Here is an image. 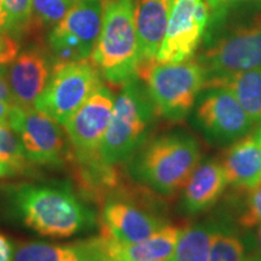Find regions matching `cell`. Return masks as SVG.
Here are the masks:
<instances>
[{"instance_id": "obj_5", "label": "cell", "mask_w": 261, "mask_h": 261, "mask_svg": "<svg viewBox=\"0 0 261 261\" xmlns=\"http://www.w3.org/2000/svg\"><path fill=\"white\" fill-rule=\"evenodd\" d=\"M138 77L145 83L158 115L173 123L190 116L207 80L202 65L192 58L180 63L155 62Z\"/></svg>"}, {"instance_id": "obj_26", "label": "cell", "mask_w": 261, "mask_h": 261, "mask_svg": "<svg viewBox=\"0 0 261 261\" xmlns=\"http://www.w3.org/2000/svg\"><path fill=\"white\" fill-rule=\"evenodd\" d=\"M240 224L247 230L261 225V182L247 191L246 203L241 213Z\"/></svg>"}, {"instance_id": "obj_22", "label": "cell", "mask_w": 261, "mask_h": 261, "mask_svg": "<svg viewBox=\"0 0 261 261\" xmlns=\"http://www.w3.org/2000/svg\"><path fill=\"white\" fill-rule=\"evenodd\" d=\"M208 261H248L244 237L233 226L219 221Z\"/></svg>"}, {"instance_id": "obj_28", "label": "cell", "mask_w": 261, "mask_h": 261, "mask_svg": "<svg viewBox=\"0 0 261 261\" xmlns=\"http://www.w3.org/2000/svg\"><path fill=\"white\" fill-rule=\"evenodd\" d=\"M243 237L248 250V261H261V225L249 228Z\"/></svg>"}, {"instance_id": "obj_20", "label": "cell", "mask_w": 261, "mask_h": 261, "mask_svg": "<svg viewBox=\"0 0 261 261\" xmlns=\"http://www.w3.org/2000/svg\"><path fill=\"white\" fill-rule=\"evenodd\" d=\"M14 261H100L91 240L70 244L25 242L16 247Z\"/></svg>"}, {"instance_id": "obj_7", "label": "cell", "mask_w": 261, "mask_h": 261, "mask_svg": "<svg viewBox=\"0 0 261 261\" xmlns=\"http://www.w3.org/2000/svg\"><path fill=\"white\" fill-rule=\"evenodd\" d=\"M192 113V125L212 145L228 146L252 132L255 123L232 93L204 89Z\"/></svg>"}, {"instance_id": "obj_4", "label": "cell", "mask_w": 261, "mask_h": 261, "mask_svg": "<svg viewBox=\"0 0 261 261\" xmlns=\"http://www.w3.org/2000/svg\"><path fill=\"white\" fill-rule=\"evenodd\" d=\"M90 61L112 86L137 77L139 65L133 0H107L99 37Z\"/></svg>"}, {"instance_id": "obj_29", "label": "cell", "mask_w": 261, "mask_h": 261, "mask_svg": "<svg viewBox=\"0 0 261 261\" xmlns=\"http://www.w3.org/2000/svg\"><path fill=\"white\" fill-rule=\"evenodd\" d=\"M0 99L6 100V102L11 104H15L9 86L8 70H6L5 65L3 64H0Z\"/></svg>"}, {"instance_id": "obj_10", "label": "cell", "mask_w": 261, "mask_h": 261, "mask_svg": "<svg viewBox=\"0 0 261 261\" xmlns=\"http://www.w3.org/2000/svg\"><path fill=\"white\" fill-rule=\"evenodd\" d=\"M8 122L33 165L57 167L70 156L62 125L34 107L12 106Z\"/></svg>"}, {"instance_id": "obj_33", "label": "cell", "mask_w": 261, "mask_h": 261, "mask_svg": "<svg viewBox=\"0 0 261 261\" xmlns=\"http://www.w3.org/2000/svg\"><path fill=\"white\" fill-rule=\"evenodd\" d=\"M205 2H207V4L210 5L211 10H213V9H219L223 5L227 4V3L237 2V0H205Z\"/></svg>"}, {"instance_id": "obj_30", "label": "cell", "mask_w": 261, "mask_h": 261, "mask_svg": "<svg viewBox=\"0 0 261 261\" xmlns=\"http://www.w3.org/2000/svg\"><path fill=\"white\" fill-rule=\"evenodd\" d=\"M14 246L4 234L0 233V261H14Z\"/></svg>"}, {"instance_id": "obj_8", "label": "cell", "mask_w": 261, "mask_h": 261, "mask_svg": "<svg viewBox=\"0 0 261 261\" xmlns=\"http://www.w3.org/2000/svg\"><path fill=\"white\" fill-rule=\"evenodd\" d=\"M107 0H76L48 35V47L57 62L90 60L99 37Z\"/></svg>"}, {"instance_id": "obj_24", "label": "cell", "mask_w": 261, "mask_h": 261, "mask_svg": "<svg viewBox=\"0 0 261 261\" xmlns=\"http://www.w3.org/2000/svg\"><path fill=\"white\" fill-rule=\"evenodd\" d=\"M76 0H33L32 16L41 24L51 27L56 25L69 12Z\"/></svg>"}, {"instance_id": "obj_3", "label": "cell", "mask_w": 261, "mask_h": 261, "mask_svg": "<svg viewBox=\"0 0 261 261\" xmlns=\"http://www.w3.org/2000/svg\"><path fill=\"white\" fill-rule=\"evenodd\" d=\"M156 116L154 102L138 76L123 85L100 145V161L110 167L129 162L149 140Z\"/></svg>"}, {"instance_id": "obj_13", "label": "cell", "mask_w": 261, "mask_h": 261, "mask_svg": "<svg viewBox=\"0 0 261 261\" xmlns=\"http://www.w3.org/2000/svg\"><path fill=\"white\" fill-rule=\"evenodd\" d=\"M100 234L120 243H139L166 225L161 215L125 196H113L104 202Z\"/></svg>"}, {"instance_id": "obj_14", "label": "cell", "mask_w": 261, "mask_h": 261, "mask_svg": "<svg viewBox=\"0 0 261 261\" xmlns=\"http://www.w3.org/2000/svg\"><path fill=\"white\" fill-rule=\"evenodd\" d=\"M51 60L38 47L22 51L6 68L8 81L15 106L32 108L50 80Z\"/></svg>"}, {"instance_id": "obj_11", "label": "cell", "mask_w": 261, "mask_h": 261, "mask_svg": "<svg viewBox=\"0 0 261 261\" xmlns=\"http://www.w3.org/2000/svg\"><path fill=\"white\" fill-rule=\"evenodd\" d=\"M207 77L261 67V16L234 28L202 51L197 58Z\"/></svg>"}, {"instance_id": "obj_25", "label": "cell", "mask_w": 261, "mask_h": 261, "mask_svg": "<svg viewBox=\"0 0 261 261\" xmlns=\"http://www.w3.org/2000/svg\"><path fill=\"white\" fill-rule=\"evenodd\" d=\"M32 3L33 0H4V6L8 22L6 32L18 33L27 27L32 19Z\"/></svg>"}, {"instance_id": "obj_15", "label": "cell", "mask_w": 261, "mask_h": 261, "mask_svg": "<svg viewBox=\"0 0 261 261\" xmlns=\"http://www.w3.org/2000/svg\"><path fill=\"white\" fill-rule=\"evenodd\" d=\"M180 228L163 225L160 230L139 243L125 244L102 236L91 238L100 261H142L171 259L174 253Z\"/></svg>"}, {"instance_id": "obj_19", "label": "cell", "mask_w": 261, "mask_h": 261, "mask_svg": "<svg viewBox=\"0 0 261 261\" xmlns=\"http://www.w3.org/2000/svg\"><path fill=\"white\" fill-rule=\"evenodd\" d=\"M204 89H224L236 97L254 123L261 122V67L207 77Z\"/></svg>"}, {"instance_id": "obj_17", "label": "cell", "mask_w": 261, "mask_h": 261, "mask_svg": "<svg viewBox=\"0 0 261 261\" xmlns=\"http://www.w3.org/2000/svg\"><path fill=\"white\" fill-rule=\"evenodd\" d=\"M227 185L219 160L201 161L181 189V212L188 215H197L211 210L220 200Z\"/></svg>"}, {"instance_id": "obj_23", "label": "cell", "mask_w": 261, "mask_h": 261, "mask_svg": "<svg viewBox=\"0 0 261 261\" xmlns=\"http://www.w3.org/2000/svg\"><path fill=\"white\" fill-rule=\"evenodd\" d=\"M0 162L11 168L16 175L29 174L34 166L9 122H0Z\"/></svg>"}, {"instance_id": "obj_36", "label": "cell", "mask_w": 261, "mask_h": 261, "mask_svg": "<svg viewBox=\"0 0 261 261\" xmlns=\"http://www.w3.org/2000/svg\"><path fill=\"white\" fill-rule=\"evenodd\" d=\"M142 261H172V259H166V260H142Z\"/></svg>"}, {"instance_id": "obj_35", "label": "cell", "mask_w": 261, "mask_h": 261, "mask_svg": "<svg viewBox=\"0 0 261 261\" xmlns=\"http://www.w3.org/2000/svg\"><path fill=\"white\" fill-rule=\"evenodd\" d=\"M253 136H254V138L256 139V142L259 143L260 146H261V122L257 123V127H256V129L253 132Z\"/></svg>"}, {"instance_id": "obj_2", "label": "cell", "mask_w": 261, "mask_h": 261, "mask_svg": "<svg viewBox=\"0 0 261 261\" xmlns=\"http://www.w3.org/2000/svg\"><path fill=\"white\" fill-rule=\"evenodd\" d=\"M16 213L41 236L65 238L87 230L94 214L69 188L50 184H21L11 192Z\"/></svg>"}, {"instance_id": "obj_34", "label": "cell", "mask_w": 261, "mask_h": 261, "mask_svg": "<svg viewBox=\"0 0 261 261\" xmlns=\"http://www.w3.org/2000/svg\"><path fill=\"white\" fill-rule=\"evenodd\" d=\"M11 175H16L15 172L10 167H8V166L4 165L3 162H0V179L11 177Z\"/></svg>"}, {"instance_id": "obj_9", "label": "cell", "mask_w": 261, "mask_h": 261, "mask_svg": "<svg viewBox=\"0 0 261 261\" xmlns=\"http://www.w3.org/2000/svg\"><path fill=\"white\" fill-rule=\"evenodd\" d=\"M113 108V93L100 85L63 125L71 146L70 155L83 167L102 162L99 150L112 120Z\"/></svg>"}, {"instance_id": "obj_31", "label": "cell", "mask_w": 261, "mask_h": 261, "mask_svg": "<svg viewBox=\"0 0 261 261\" xmlns=\"http://www.w3.org/2000/svg\"><path fill=\"white\" fill-rule=\"evenodd\" d=\"M12 106H15V104L0 99V122H8Z\"/></svg>"}, {"instance_id": "obj_27", "label": "cell", "mask_w": 261, "mask_h": 261, "mask_svg": "<svg viewBox=\"0 0 261 261\" xmlns=\"http://www.w3.org/2000/svg\"><path fill=\"white\" fill-rule=\"evenodd\" d=\"M19 45L4 29H0V64H10L18 55Z\"/></svg>"}, {"instance_id": "obj_32", "label": "cell", "mask_w": 261, "mask_h": 261, "mask_svg": "<svg viewBox=\"0 0 261 261\" xmlns=\"http://www.w3.org/2000/svg\"><path fill=\"white\" fill-rule=\"evenodd\" d=\"M6 22H8V16H6L4 0H0V29L6 28Z\"/></svg>"}, {"instance_id": "obj_16", "label": "cell", "mask_w": 261, "mask_h": 261, "mask_svg": "<svg viewBox=\"0 0 261 261\" xmlns=\"http://www.w3.org/2000/svg\"><path fill=\"white\" fill-rule=\"evenodd\" d=\"M173 0H135L133 17L138 39L140 71L154 64L167 32Z\"/></svg>"}, {"instance_id": "obj_21", "label": "cell", "mask_w": 261, "mask_h": 261, "mask_svg": "<svg viewBox=\"0 0 261 261\" xmlns=\"http://www.w3.org/2000/svg\"><path fill=\"white\" fill-rule=\"evenodd\" d=\"M219 221L205 220L180 228L172 261H208Z\"/></svg>"}, {"instance_id": "obj_1", "label": "cell", "mask_w": 261, "mask_h": 261, "mask_svg": "<svg viewBox=\"0 0 261 261\" xmlns=\"http://www.w3.org/2000/svg\"><path fill=\"white\" fill-rule=\"evenodd\" d=\"M198 140L187 130H173L149 139L129 160L133 180L161 196L180 191L201 162Z\"/></svg>"}, {"instance_id": "obj_18", "label": "cell", "mask_w": 261, "mask_h": 261, "mask_svg": "<svg viewBox=\"0 0 261 261\" xmlns=\"http://www.w3.org/2000/svg\"><path fill=\"white\" fill-rule=\"evenodd\" d=\"M220 162L228 185L248 191L261 182V146L253 133L228 145Z\"/></svg>"}, {"instance_id": "obj_6", "label": "cell", "mask_w": 261, "mask_h": 261, "mask_svg": "<svg viewBox=\"0 0 261 261\" xmlns=\"http://www.w3.org/2000/svg\"><path fill=\"white\" fill-rule=\"evenodd\" d=\"M100 85L102 76L90 60L57 62L34 108L63 126Z\"/></svg>"}, {"instance_id": "obj_12", "label": "cell", "mask_w": 261, "mask_h": 261, "mask_svg": "<svg viewBox=\"0 0 261 261\" xmlns=\"http://www.w3.org/2000/svg\"><path fill=\"white\" fill-rule=\"evenodd\" d=\"M205 0H173L167 32L160 48L158 63H180L192 58L210 21Z\"/></svg>"}]
</instances>
